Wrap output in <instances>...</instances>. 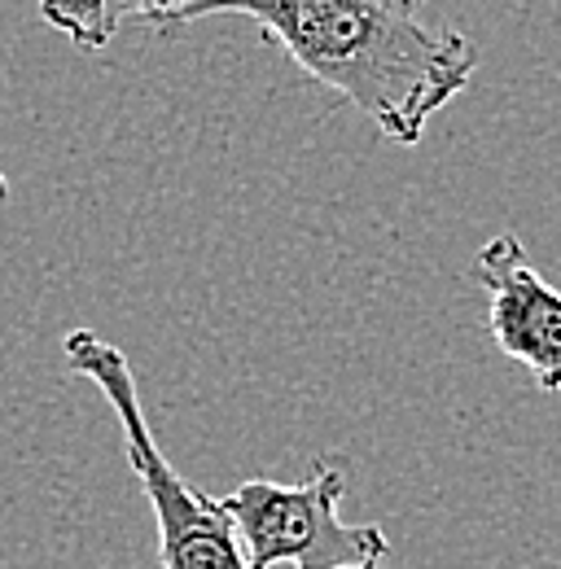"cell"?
<instances>
[{
    "instance_id": "obj_1",
    "label": "cell",
    "mask_w": 561,
    "mask_h": 569,
    "mask_svg": "<svg viewBox=\"0 0 561 569\" xmlns=\"http://www.w3.org/2000/svg\"><path fill=\"white\" fill-rule=\"evenodd\" d=\"M224 13L250 18L298 71L347 97L400 144H417L479 71V49L456 27L425 18V0H203L176 27Z\"/></svg>"
},
{
    "instance_id": "obj_2",
    "label": "cell",
    "mask_w": 561,
    "mask_h": 569,
    "mask_svg": "<svg viewBox=\"0 0 561 569\" xmlns=\"http://www.w3.org/2000/svg\"><path fill=\"white\" fill-rule=\"evenodd\" d=\"M67 363L88 377L115 421L124 429V442H128V465L137 473L140 491L154 508V521H158V566L163 569H246V552H242V539L233 530V517L224 512L219 499L203 496L194 482H185V473H176V465L163 456L149 417H145V403H140L137 390V372L128 356L97 338L92 329H75L62 342Z\"/></svg>"
},
{
    "instance_id": "obj_3",
    "label": "cell",
    "mask_w": 561,
    "mask_h": 569,
    "mask_svg": "<svg viewBox=\"0 0 561 569\" xmlns=\"http://www.w3.org/2000/svg\"><path fill=\"white\" fill-rule=\"evenodd\" d=\"M347 469L316 460L307 482L250 478L219 499L242 539L246 569H382L391 539L377 526H347L338 503Z\"/></svg>"
},
{
    "instance_id": "obj_4",
    "label": "cell",
    "mask_w": 561,
    "mask_h": 569,
    "mask_svg": "<svg viewBox=\"0 0 561 569\" xmlns=\"http://www.w3.org/2000/svg\"><path fill=\"white\" fill-rule=\"evenodd\" d=\"M474 281L488 289L491 342L535 372L544 395L561 390V289L544 281L513 232L491 237L474 259Z\"/></svg>"
},
{
    "instance_id": "obj_5",
    "label": "cell",
    "mask_w": 561,
    "mask_h": 569,
    "mask_svg": "<svg viewBox=\"0 0 561 569\" xmlns=\"http://www.w3.org/2000/svg\"><path fill=\"white\" fill-rule=\"evenodd\" d=\"M194 4L203 0H40V18L75 49L101 53L128 22L176 27V18Z\"/></svg>"
},
{
    "instance_id": "obj_6",
    "label": "cell",
    "mask_w": 561,
    "mask_h": 569,
    "mask_svg": "<svg viewBox=\"0 0 561 569\" xmlns=\"http://www.w3.org/2000/svg\"><path fill=\"white\" fill-rule=\"evenodd\" d=\"M4 198H9V180L0 176V202H4Z\"/></svg>"
}]
</instances>
